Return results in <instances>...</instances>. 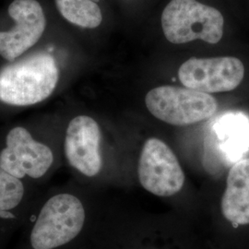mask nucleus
<instances>
[{"label":"nucleus","instance_id":"f257e3e1","mask_svg":"<svg viewBox=\"0 0 249 249\" xmlns=\"http://www.w3.org/2000/svg\"><path fill=\"white\" fill-rule=\"evenodd\" d=\"M88 221L82 198L69 189L44 190L12 249H70Z\"/></svg>","mask_w":249,"mask_h":249},{"label":"nucleus","instance_id":"f03ea898","mask_svg":"<svg viewBox=\"0 0 249 249\" xmlns=\"http://www.w3.org/2000/svg\"><path fill=\"white\" fill-rule=\"evenodd\" d=\"M59 78L52 53L38 51L21 56L0 70V102L9 107L38 105L53 94Z\"/></svg>","mask_w":249,"mask_h":249},{"label":"nucleus","instance_id":"7ed1b4c3","mask_svg":"<svg viewBox=\"0 0 249 249\" xmlns=\"http://www.w3.org/2000/svg\"><path fill=\"white\" fill-rule=\"evenodd\" d=\"M53 140H46L24 125H15L0 146V167L28 184L41 187L57 163Z\"/></svg>","mask_w":249,"mask_h":249},{"label":"nucleus","instance_id":"20e7f679","mask_svg":"<svg viewBox=\"0 0 249 249\" xmlns=\"http://www.w3.org/2000/svg\"><path fill=\"white\" fill-rule=\"evenodd\" d=\"M160 21L165 38L175 45L195 40L215 45L223 38V14L196 0H171L162 11Z\"/></svg>","mask_w":249,"mask_h":249},{"label":"nucleus","instance_id":"39448f33","mask_svg":"<svg viewBox=\"0 0 249 249\" xmlns=\"http://www.w3.org/2000/svg\"><path fill=\"white\" fill-rule=\"evenodd\" d=\"M145 104L152 116L178 126L207 120L218 107L215 98L209 93L169 85L151 89L146 94Z\"/></svg>","mask_w":249,"mask_h":249},{"label":"nucleus","instance_id":"423d86ee","mask_svg":"<svg viewBox=\"0 0 249 249\" xmlns=\"http://www.w3.org/2000/svg\"><path fill=\"white\" fill-rule=\"evenodd\" d=\"M8 15L13 24L0 31V56L13 62L42 39L47 27L45 8L38 0H12Z\"/></svg>","mask_w":249,"mask_h":249},{"label":"nucleus","instance_id":"0eeeda50","mask_svg":"<svg viewBox=\"0 0 249 249\" xmlns=\"http://www.w3.org/2000/svg\"><path fill=\"white\" fill-rule=\"evenodd\" d=\"M138 175L143 188L155 196H174L185 184V174L178 157L166 143L156 138L144 143Z\"/></svg>","mask_w":249,"mask_h":249},{"label":"nucleus","instance_id":"6e6552de","mask_svg":"<svg viewBox=\"0 0 249 249\" xmlns=\"http://www.w3.org/2000/svg\"><path fill=\"white\" fill-rule=\"evenodd\" d=\"M102 140V130L95 119L86 115L75 116L63 137L65 160L84 178L98 177L104 168Z\"/></svg>","mask_w":249,"mask_h":249},{"label":"nucleus","instance_id":"1a4fd4ad","mask_svg":"<svg viewBox=\"0 0 249 249\" xmlns=\"http://www.w3.org/2000/svg\"><path fill=\"white\" fill-rule=\"evenodd\" d=\"M244 77V64L233 56L191 57L178 70V79L186 88L209 94L232 90Z\"/></svg>","mask_w":249,"mask_h":249},{"label":"nucleus","instance_id":"9d476101","mask_svg":"<svg viewBox=\"0 0 249 249\" xmlns=\"http://www.w3.org/2000/svg\"><path fill=\"white\" fill-rule=\"evenodd\" d=\"M44 190L0 167V249H7L19 232Z\"/></svg>","mask_w":249,"mask_h":249},{"label":"nucleus","instance_id":"9b49d317","mask_svg":"<svg viewBox=\"0 0 249 249\" xmlns=\"http://www.w3.org/2000/svg\"><path fill=\"white\" fill-rule=\"evenodd\" d=\"M221 208L224 218L234 226L249 224V159L231 166Z\"/></svg>","mask_w":249,"mask_h":249},{"label":"nucleus","instance_id":"f8f14e48","mask_svg":"<svg viewBox=\"0 0 249 249\" xmlns=\"http://www.w3.org/2000/svg\"><path fill=\"white\" fill-rule=\"evenodd\" d=\"M67 22L82 29H96L103 22V11L94 0H53Z\"/></svg>","mask_w":249,"mask_h":249},{"label":"nucleus","instance_id":"ddd939ff","mask_svg":"<svg viewBox=\"0 0 249 249\" xmlns=\"http://www.w3.org/2000/svg\"><path fill=\"white\" fill-rule=\"evenodd\" d=\"M226 129L227 139L226 142L228 145L231 144V151H236L244 150L247 143H249V131L246 130V124L243 122L232 121L227 124Z\"/></svg>","mask_w":249,"mask_h":249}]
</instances>
